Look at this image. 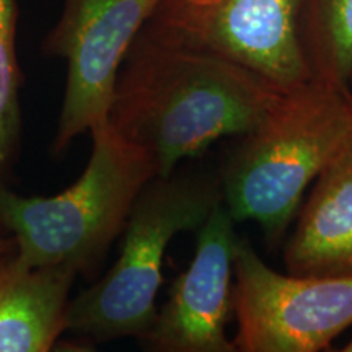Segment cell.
I'll list each match as a JSON object with an SVG mask.
<instances>
[{
	"label": "cell",
	"instance_id": "1",
	"mask_svg": "<svg viewBox=\"0 0 352 352\" xmlns=\"http://www.w3.org/2000/svg\"><path fill=\"white\" fill-rule=\"evenodd\" d=\"M284 91L220 57L139 32L118 70L108 122L168 176L217 140L239 138Z\"/></svg>",
	"mask_w": 352,
	"mask_h": 352
},
{
	"label": "cell",
	"instance_id": "2",
	"mask_svg": "<svg viewBox=\"0 0 352 352\" xmlns=\"http://www.w3.org/2000/svg\"><path fill=\"white\" fill-rule=\"evenodd\" d=\"M351 142L352 108L342 88L310 80L284 91L220 166L222 204L235 222L258 223L277 248L308 186Z\"/></svg>",
	"mask_w": 352,
	"mask_h": 352
},
{
	"label": "cell",
	"instance_id": "3",
	"mask_svg": "<svg viewBox=\"0 0 352 352\" xmlns=\"http://www.w3.org/2000/svg\"><path fill=\"white\" fill-rule=\"evenodd\" d=\"M78 179L54 196H20L0 186V230L30 267L67 266L95 277L155 166L142 148L100 121Z\"/></svg>",
	"mask_w": 352,
	"mask_h": 352
},
{
	"label": "cell",
	"instance_id": "4",
	"mask_svg": "<svg viewBox=\"0 0 352 352\" xmlns=\"http://www.w3.org/2000/svg\"><path fill=\"white\" fill-rule=\"evenodd\" d=\"M222 202L219 175L178 170L153 176L134 201L109 271L70 298L67 331L87 344L140 338L157 314L164 258L178 233L197 232Z\"/></svg>",
	"mask_w": 352,
	"mask_h": 352
},
{
	"label": "cell",
	"instance_id": "5",
	"mask_svg": "<svg viewBox=\"0 0 352 352\" xmlns=\"http://www.w3.org/2000/svg\"><path fill=\"white\" fill-rule=\"evenodd\" d=\"M298 16L300 0H160L140 32L230 60L290 91L310 82Z\"/></svg>",
	"mask_w": 352,
	"mask_h": 352
},
{
	"label": "cell",
	"instance_id": "6",
	"mask_svg": "<svg viewBox=\"0 0 352 352\" xmlns=\"http://www.w3.org/2000/svg\"><path fill=\"white\" fill-rule=\"evenodd\" d=\"M233 279L240 352H318L352 327V276L283 274L236 235Z\"/></svg>",
	"mask_w": 352,
	"mask_h": 352
},
{
	"label": "cell",
	"instance_id": "7",
	"mask_svg": "<svg viewBox=\"0 0 352 352\" xmlns=\"http://www.w3.org/2000/svg\"><path fill=\"white\" fill-rule=\"evenodd\" d=\"M158 3L160 0H63L59 19L41 44L44 56L67 65L52 155H64L74 140L107 120L120 65Z\"/></svg>",
	"mask_w": 352,
	"mask_h": 352
},
{
	"label": "cell",
	"instance_id": "8",
	"mask_svg": "<svg viewBox=\"0 0 352 352\" xmlns=\"http://www.w3.org/2000/svg\"><path fill=\"white\" fill-rule=\"evenodd\" d=\"M235 220L215 206L197 228L195 256L175 279L168 298L157 308L151 328L138 338L148 352H235L227 336L233 311Z\"/></svg>",
	"mask_w": 352,
	"mask_h": 352
},
{
	"label": "cell",
	"instance_id": "9",
	"mask_svg": "<svg viewBox=\"0 0 352 352\" xmlns=\"http://www.w3.org/2000/svg\"><path fill=\"white\" fill-rule=\"evenodd\" d=\"M284 243L296 276H352V142L316 176Z\"/></svg>",
	"mask_w": 352,
	"mask_h": 352
},
{
	"label": "cell",
	"instance_id": "10",
	"mask_svg": "<svg viewBox=\"0 0 352 352\" xmlns=\"http://www.w3.org/2000/svg\"><path fill=\"white\" fill-rule=\"evenodd\" d=\"M77 277L67 266H26L15 250L0 254V352L56 349Z\"/></svg>",
	"mask_w": 352,
	"mask_h": 352
},
{
	"label": "cell",
	"instance_id": "11",
	"mask_svg": "<svg viewBox=\"0 0 352 352\" xmlns=\"http://www.w3.org/2000/svg\"><path fill=\"white\" fill-rule=\"evenodd\" d=\"M298 33L310 80L344 90L352 67V0H300Z\"/></svg>",
	"mask_w": 352,
	"mask_h": 352
},
{
	"label": "cell",
	"instance_id": "12",
	"mask_svg": "<svg viewBox=\"0 0 352 352\" xmlns=\"http://www.w3.org/2000/svg\"><path fill=\"white\" fill-rule=\"evenodd\" d=\"M16 0H0V186H10L21 151L20 90L25 77L16 54Z\"/></svg>",
	"mask_w": 352,
	"mask_h": 352
},
{
	"label": "cell",
	"instance_id": "13",
	"mask_svg": "<svg viewBox=\"0 0 352 352\" xmlns=\"http://www.w3.org/2000/svg\"><path fill=\"white\" fill-rule=\"evenodd\" d=\"M15 250V240L10 235H2L0 236V254L13 252Z\"/></svg>",
	"mask_w": 352,
	"mask_h": 352
},
{
	"label": "cell",
	"instance_id": "14",
	"mask_svg": "<svg viewBox=\"0 0 352 352\" xmlns=\"http://www.w3.org/2000/svg\"><path fill=\"white\" fill-rule=\"evenodd\" d=\"M344 91H346V96H347V100H349L351 108H352V67L349 70V76H347V78H346Z\"/></svg>",
	"mask_w": 352,
	"mask_h": 352
},
{
	"label": "cell",
	"instance_id": "15",
	"mask_svg": "<svg viewBox=\"0 0 352 352\" xmlns=\"http://www.w3.org/2000/svg\"><path fill=\"white\" fill-rule=\"evenodd\" d=\"M342 351H346V352H352V340H351L349 342H347V344L344 346V349H342Z\"/></svg>",
	"mask_w": 352,
	"mask_h": 352
}]
</instances>
